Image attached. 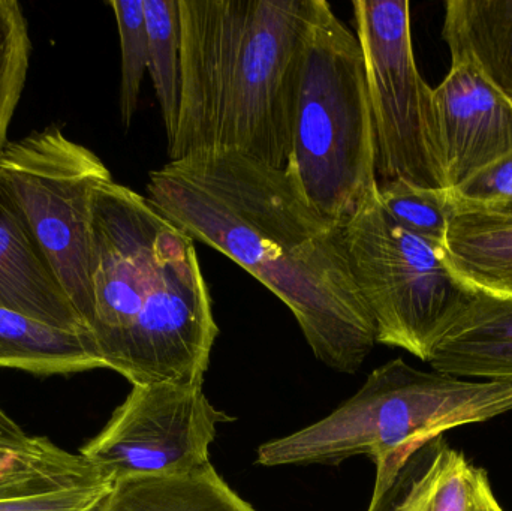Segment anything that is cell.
Returning <instances> with one entry per match:
<instances>
[{
    "label": "cell",
    "mask_w": 512,
    "mask_h": 511,
    "mask_svg": "<svg viewBox=\"0 0 512 511\" xmlns=\"http://www.w3.org/2000/svg\"><path fill=\"white\" fill-rule=\"evenodd\" d=\"M384 182L445 189L436 152L433 89L415 62L408 0H354Z\"/></svg>",
    "instance_id": "obj_8"
},
{
    "label": "cell",
    "mask_w": 512,
    "mask_h": 511,
    "mask_svg": "<svg viewBox=\"0 0 512 511\" xmlns=\"http://www.w3.org/2000/svg\"><path fill=\"white\" fill-rule=\"evenodd\" d=\"M149 36V72L161 105L168 143L173 140L180 102L179 0H144Z\"/></svg>",
    "instance_id": "obj_19"
},
{
    "label": "cell",
    "mask_w": 512,
    "mask_h": 511,
    "mask_svg": "<svg viewBox=\"0 0 512 511\" xmlns=\"http://www.w3.org/2000/svg\"><path fill=\"white\" fill-rule=\"evenodd\" d=\"M442 255L475 293L512 297V215L454 203Z\"/></svg>",
    "instance_id": "obj_14"
},
{
    "label": "cell",
    "mask_w": 512,
    "mask_h": 511,
    "mask_svg": "<svg viewBox=\"0 0 512 511\" xmlns=\"http://www.w3.org/2000/svg\"><path fill=\"white\" fill-rule=\"evenodd\" d=\"M378 198L382 209L399 227L442 251L454 213L448 189L421 188L393 180L379 183Z\"/></svg>",
    "instance_id": "obj_20"
},
{
    "label": "cell",
    "mask_w": 512,
    "mask_h": 511,
    "mask_svg": "<svg viewBox=\"0 0 512 511\" xmlns=\"http://www.w3.org/2000/svg\"><path fill=\"white\" fill-rule=\"evenodd\" d=\"M471 511H504L501 504L496 500L495 494H493L489 476L484 470H481L480 479H478Z\"/></svg>",
    "instance_id": "obj_25"
},
{
    "label": "cell",
    "mask_w": 512,
    "mask_h": 511,
    "mask_svg": "<svg viewBox=\"0 0 512 511\" xmlns=\"http://www.w3.org/2000/svg\"><path fill=\"white\" fill-rule=\"evenodd\" d=\"M481 470L444 435L415 450L399 473L376 477L384 511H471Z\"/></svg>",
    "instance_id": "obj_13"
},
{
    "label": "cell",
    "mask_w": 512,
    "mask_h": 511,
    "mask_svg": "<svg viewBox=\"0 0 512 511\" xmlns=\"http://www.w3.org/2000/svg\"><path fill=\"white\" fill-rule=\"evenodd\" d=\"M29 27L20 3L0 0V153L8 144V129L23 95L29 71Z\"/></svg>",
    "instance_id": "obj_21"
},
{
    "label": "cell",
    "mask_w": 512,
    "mask_h": 511,
    "mask_svg": "<svg viewBox=\"0 0 512 511\" xmlns=\"http://www.w3.org/2000/svg\"><path fill=\"white\" fill-rule=\"evenodd\" d=\"M342 233L355 284L375 324L376 344L429 362L475 291L451 272L441 249L387 215L378 191L342 225Z\"/></svg>",
    "instance_id": "obj_6"
},
{
    "label": "cell",
    "mask_w": 512,
    "mask_h": 511,
    "mask_svg": "<svg viewBox=\"0 0 512 511\" xmlns=\"http://www.w3.org/2000/svg\"><path fill=\"white\" fill-rule=\"evenodd\" d=\"M512 411V384L465 380L412 368L403 359L375 369L351 399L325 419L262 444L256 464L337 465L366 455L376 476L396 474L433 438Z\"/></svg>",
    "instance_id": "obj_4"
},
{
    "label": "cell",
    "mask_w": 512,
    "mask_h": 511,
    "mask_svg": "<svg viewBox=\"0 0 512 511\" xmlns=\"http://www.w3.org/2000/svg\"><path fill=\"white\" fill-rule=\"evenodd\" d=\"M450 194L457 206L512 215V152Z\"/></svg>",
    "instance_id": "obj_24"
},
{
    "label": "cell",
    "mask_w": 512,
    "mask_h": 511,
    "mask_svg": "<svg viewBox=\"0 0 512 511\" xmlns=\"http://www.w3.org/2000/svg\"><path fill=\"white\" fill-rule=\"evenodd\" d=\"M149 200L168 221L239 264L294 314L313 354L354 374L376 344L342 225L322 218L286 170L206 153L152 171Z\"/></svg>",
    "instance_id": "obj_1"
},
{
    "label": "cell",
    "mask_w": 512,
    "mask_h": 511,
    "mask_svg": "<svg viewBox=\"0 0 512 511\" xmlns=\"http://www.w3.org/2000/svg\"><path fill=\"white\" fill-rule=\"evenodd\" d=\"M122 50V83H120V116L128 128L138 107L141 83L149 69V36L144 18V0L110 2Z\"/></svg>",
    "instance_id": "obj_22"
},
{
    "label": "cell",
    "mask_w": 512,
    "mask_h": 511,
    "mask_svg": "<svg viewBox=\"0 0 512 511\" xmlns=\"http://www.w3.org/2000/svg\"><path fill=\"white\" fill-rule=\"evenodd\" d=\"M427 363L465 380L512 383V297L475 293Z\"/></svg>",
    "instance_id": "obj_12"
},
{
    "label": "cell",
    "mask_w": 512,
    "mask_h": 511,
    "mask_svg": "<svg viewBox=\"0 0 512 511\" xmlns=\"http://www.w3.org/2000/svg\"><path fill=\"white\" fill-rule=\"evenodd\" d=\"M92 216L90 330L105 369L132 386H203L219 329L194 240L113 179Z\"/></svg>",
    "instance_id": "obj_2"
},
{
    "label": "cell",
    "mask_w": 512,
    "mask_h": 511,
    "mask_svg": "<svg viewBox=\"0 0 512 511\" xmlns=\"http://www.w3.org/2000/svg\"><path fill=\"white\" fill-rule=\"evenodd\" d=\"M0 308L92 335L36 242L23 210L0 180Z\"/></svg>",
    "instance_id": "obj_11"
},
{
    "label": "cell",
    "mask_w": 512,
    "mask_h": 511,
    "mask_svg": "<svg viewBox=\"0 0 512 511\" xmlns=\"http://www.w3.org/2000/svg\"><path fill=\"white\" fill-rule=\"evenodd\" d=\"M436 152L445 189L459 188L512 152V101L466 59L433 89Z\"/></svg>",
    "instance_id": "obj_10"
},
{
    "label": "cell",
    "mask_w": 512,
    "mask_h": 511,
    "mask_svg": "<svg viewBox=\"0 0 512 511\" xmlns=\"http://www.w3.org/2000/svg\"><path fill=\"white\" fill-rule=\"evenodd\" d=\"M442 38L512 101V0H450Z\"/></svg>",
    "instance_id": "obj_17"
},
{
    "label": "cell",
    "mask_w": 512,
    "mask_h": 511,
    "mask_svg": "<svg viewBox=\"0 0 512 511\" xmlns=\"http://www.w3.org/2000/svg\"><path fill=\"white\" fill-rule=\"evenodd\" d=\"M0 369L53 377L105 369V363L90 333L0 308Z\"/></svg>",
    "instance_id": "obj_16"
},
{
    "label": "cell",
    "mask_w": 512,
    "mask_h": 511,
    "mask_svg": "<svg viewBox=\"0 0 512 511\" xmlns=\"http://www.w3.org/2000/svg\"><path fill=\"white\" fill-rule=\"evenodd\" d=\"M367 511H384L382 510L381 494H376V492H373L372 501H370V506Z\"/></svg>",
    "instance_id": "obj_26"
},
{
    "label": "cell",
    "mask_w": 512,
    "mask_h": 511,
    "mask_svg": "<svg viewBox=\"0 0 512 511\" xmlns=\"http://www.w3.org/2000/svg\"><path fill=\"white\" fill-rule=\"evenodd\" d=\"M96 511H256L210 464L183 476L117 482Z\"/></svg>",
    "instance_id": "obj_18"
},
{
    "label": "cell",
    "mask_w": 512,
    "mask_h": 511,
    "mask_svg": "<svg viewBox=\"0 0 512 511\" xmlns=\"http://www.w3.org/2000/svg\"><path fill=\"white\" fill-rule=\"evenodd\" d=\"M321 0H179L180 102L171 161L239 153L286 170Z\"/></svg>",
    "instance_id": "obj_3"
},
{
    "label": "cell",
    "mask_w": 512,
    "mask_h": 511,
    "mask_svg": "<svg viewBox=\"0 0 512 511\" xmlns=\"http://www.w3.org/2000/svg\"><path fill=\"white\" fill-rule=\"evenodd\" d=\"M110 179L104 162L57 125L8 141L0 153V180L89 330L93 197Z\"/></svg>",
    "instance_id": "obj_7"
},
{
    "label": "cell",
    "mask_w": 512,
    "mask_h": 511,
    "mask_svg": "<svg viewBox=\"0 0 512 511\" xmlns=\"http://www.w3.org/2000/svg\"><path fill=\"white\" fill-rule=\"evenodd\" d=\"M62 450L48 438L27 434L0 405V480L41 467Z\"/></svg>",
    "instance_id": "obj_23"
},
{
    "label": "cell",
    "mask_w": 512,
    "mask_h": 511,
    "mask_svg": "<svg viewBox=\"0 0 512 511\" xmlns=\"http://www.w3.org/2000/svg\"><path fill=\"white\" fill-rule=\"evenodd\" d=\"M114 485L80 452L62 450L41 467L0 480V511H96Z\"/></svg>",
    "instance_id": "obj_15"
},
{
    "label": "cell",
    "mask_w": 512,
    "mask_h": 511,
    "mask_svg": "<svg viewBox=\"0 0 512 511\" xmlns=\"http://www.w3.org/2000/svg\"><path fill=\"white\" fill-rule=\"evenodd\" d=\"M376 162L360 41L321 0L304 51L286 173L322 218L343 225L378 191Z\"/></svg>",
    "instance_id": "obj_5"
},
{
    "label": "cell",
    "mask_w": 512,
    "mask_h": 511,
    "mask_svg": "<svg viewBox=\"0 0 512 511\" xmlns=\"http://www.w3.org/2000/svg\"><path fill=\"white\" fill-rule=\"evenodd\" d=\"M231 420L210 404L203 386L138 384L80 453L116 483L183 476L212 464L216 428Z\"/></svg>",
    "instance_id": "obj_9"
}]
</instances>
